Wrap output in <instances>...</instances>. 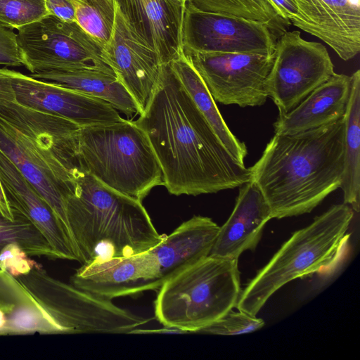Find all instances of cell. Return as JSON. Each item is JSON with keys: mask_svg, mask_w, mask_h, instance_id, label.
Returning <instances> with one entry per match:
<instances>
[{"mask_svg": "<svg viewBox=\"0 0 360 360\" xmlns=\"http://www.w3.org/2000/svg\"><path fill=\"white\" fill-rule=\"evenodd\" d=\"M279 15L289 24L297 27L300 22L298 9L293 0H269Z\"/></svg>", "mask_w": 360, "mask_h": 360, "instance_id": "33", "label": "cell"}, {"mask_svg": "<svg viewBox=\"0 0 360 360\" xmlns=\"http://www.w3.org/2000/svg\"><path fill=\"white\" fill-rule=\"evenodd\" d=\"M182 54L214 101L243 108L266 102L274 53L200 52L183 47Z\"/></svg>", "mask_w": 360, "mask_h": 360, "instance_id": "11", "label": "cell"}, {"mask_svg": "<svg viewBox=\"0 0 360 360\" xmlns=\"http://www.w3.org/2000/svg\"><path fill=\"white\" fill-rule=\"evenodd\" d=\"M70 283L108 300L158 290L162 285L158 262L150 250L82 264Z\"/></svg>", "mask_w": 360, "mask_h": 360, "instance_id": "15", "label": "cell"}, {"mask_svg": "<svg viewBox=\"0 0 360 360\" xmlns=\"http://www.w3.org/2000/svg\"><path fill=\"white\" fill-rule=\"evenodd\" d=\"M192 7L209 12L236 15L266 23L280 37L290 25L269 0H189Z\"/></svg>", "mask_w": 360, "mask_h": 360, "instance_id": "27", "label": "cell"}, {"mask_svg": "<svg viewBox=\"0 0 360 360\" xmlns=\"http://www.w3.org/2000/svg\"><path fill=\"white\" fill-rule=\"evenodd\" d=\"M16 210L13 219L0 212V254L8 245L16 244L30 257L60 259L39 229L22 211Z\"/></svg>", "mask_w": 360, "mask_h": 360, "instance_id": "26", "label": "cell"}, {"mask_svg": "<svg viewBox=\"0 0 360 360\" xmlns=\"http://www.w3.org/2000/svg\"><path fill=\"white\" fill-rule=\"evenodd\" d=\"M75 19L80 27L102 46L106 45L115 27V0H72Z\"/></svg>", "mask_w": 360, "mask_h": 360, "instance_id": "28", "label": "cell"}, {"mask_svg": "<svg viewBox=\"0 0 360 360\" xmlns=\"http://www.w3.org/2000/svg\"><path fill=\"white\" fill-rule=\"evenodd\" d=\"M195 105L227 150L242 164L248 155L245 144L231 131L202 79L183 54L169 63Z\"/></svg>", "mask_w": 360, "mask_h": 360, "instance_id": "25", "label": "cell"}, {"mask_svg": "<svg viewBox=\"0 0 360 360\" xmlns=\"http://www.w3.org/2000/svg\"><path fill=\"white\" fill-rule=\"evenodd\" d=\"M279 37L266 23L233 15L203 11L187 4L183 47L200 52L274 53Z\"/></svg>", "mask_w": 360, "mask_h": 360, "instance_id": "12", "label": "cell"}, {"mask_svg": "<svg viewBox=\"0 0 360 360\" xmlns=\"http://www.w3.org/2000/svg\"><path fill=\"white\" fill-rule=\"evenodd\" d=\"M0 302L11 311L6 335L60 334L16 277L1 265Z\"/></svg>", "mask_w": 360, "mask_h": 360, "instance_id": "23", "label": "cell"}, {"mask_svg": "<svg viewBox=\"0 0 360 360\" xmlns=\"http://www.w3.org/2000/svg\"><path fill=\"white\" fill-rule=\"evenodd\" d=\"M65 214L82 264L142 253L164 238L141 201L79 169L74 191L65 202Z\"/></svg>", "mask_w": 360, "mask_h": 360, "instance_id": "4", "label": "cell"}, {"mask_svg": "<svg viewBox=\"0 0 360 360\" xmlns=\"http://www.w3.org/2000/svg\"><path fill=\"white\" fill-rule=\"evenodd\" d=\"M349 101L344 116L343 171L340 188L344 203L360 210V70L351 75Z\"/></svg>", "mask_w": 360, "mask_h": 360, "instance_id": "24", "label": "cell"}, {"mask_svg": "<svg viewBox=\"0 0 360 360\" xmlns=\"http://www.w3.org/2000/svg\"><path fill=\"white\" fill-rule=\"evenodd\" d=\"M0 181L11 207L22 211L33 222L60 259L80 263L79 252L68 229L1 150Z\"/></svg>", "mask_w": 360, "mask_h": 360, "instance_id": "18", "label": "cell"}, {"mask_svg": "<svg viewBox=\"0 0 360 360\" xmlns=\"http://www.w3.org/2000/svg\"><path fill=\"white\" fill-rule=\"evenodd\" d=\"M45 2L49 14L65 21L76 22L72 0H45Z\"/></svg>", "mask_w": 360, "mask_h": 360, "instance_id": "32", "label": "cell"}, {"mask_svg": "<svg viewBox=\"0 0 360 360\" xmlns=\"http://www.w3.org/2000/svg\"><path fill=\"white\" fill-rule=\"evenodd\" d=\"M219 228L210 217L193 216L150 249L158 262L162 285L208 257Z\"/></svg>", "mask_w": 360, "mask_h": 360, "instance_id": "20", "label": "cell"}, {"mask_svg": "<svg viewBox=\"0 0 360 360\" xmlns=\"http://www.w3.org/2000/svg\"><path fill=\"white\" fill-rule=\"evenodd\" d=\"M238 259L208 256L165 281L154 304L164 326L198 333L236 307L241 292Z\"/></svg>", "mask_w": 360, "mask_h": 360, "instance_id": "7", "label": "cell"}, {"mask_svg": "<svg viewBox=\"0 0 360 360\" xmlns=\"http://www.w3.org/2000/svg\"><path fill=\"white\" fill-rule=\"evenodd\" d=\"M103 58L132 96L141 114L158 84L163 64L155 50L132 29L117 6L112 37L103 46Z\"/></svg>", "mask_w": 360, "mask_h": 360, "instance_id": "14", "label": "cell"}, {"mask_svg": "<svg viewBox=\"0 0 360 360\" xmlns=\"http://www.w3.org/2000/svg\"><path fill=\"white\" fill-rule=\"evenodd\" d=\"M298 28L327 45L344 60L360 51V0H293Z\"/></svg>", "mask_w": 360, "mask_h": 360, "instance_id": "16", "label": "cell"}, {"mask_svg": "<svg viewBox=\"0 0 360 360\" xmlns=\"http://www.w3.org/2000/svg\"><path fill=\"white\" fill-rule=\"evenodd\" d=\"M136 34L158 53L162 64L183 53L182 25L185 7L170 0H115Z\"/></svg>", "mask_w": 360, "mask_h": 360, "instance_id": "17", "label": "cell"}, {"mask_svg": "<svg viewBox=\"0 0 360 360\" xmlns=\"http://www.w3.org/2000/svg\"><path fill=\"white\" fill-rule=\"evenodd\" d=\"M0 101H15L14 91L8 77L0 72Z\"/></svg>", "mask_w": 360, "mask_h": 360, "instance_id": "34", "label": "cell"}, {"mask_svg": "<svg viewBox=\"0 0 360 360\" xmlns=\"http://www.w3.org/2000/svg\"><path fill=\"white\" fill-rule=\"evenodd\" d=\"M16 208L11 207L6 197L4 191L0 181V212L6 217L13 219L15 217Z\"/></svg>", "mask_w": 360, "mask_h": 360, "instance_id": "35", "label": "cell"}, {"mask_svg": "<svg viewBox=\"0 0 360 360\" xmlns=\"http://www.w3.org/2000/svg\"><path fill=\"white\" fill-rule=\"evenodd\" d=\"M79 127L16 101H0V150L68 230L65 202L74 191L78 169L74 137Z\"/></svg>", "mask_w": 360, "mask_h": 360, "instance_id": "3", "label": "cell"}, {"mask_svg": "<svg viewBox=\"0 0 360 360\" xmlns=\"http://www.w3.org/2000/svg\"><path fill=\"white\" fill-rule=\"evenodd\" d=\"M16 278L60 334L131 333L150 320L52 277L37 264Z\"/></svg>", "mask_w": 360, "mask_h": 360, "instance_id": "8", "label": "cell"}, {"mask_svg": "<svg viewBox=\"0 0 360 360\" xmlns=\"http://www.w3.org/2000/svg\"><path fill=\"white\" fill-rule=\"evenodd\" d=\"M344 138V117L295 134H274L249 168L272 219L309 213L340 187Z\"/></svg>", "mask_w": 360, "mask_h": 360, "instance_id": "2", "label": "cell"}, {"mask_svg": "<svg viewBox=\"0 0 360 360\" xmlns=\"http://www.w3.org/2000/svg\"><path fill=\"white\" fill-rule=\"evenodd\" d=\"M266 91L285 115L335 73L326 47L304 39L300 31L285 32L277 39Z\"/></svg>", "mask_w": 360, "mask_h": 360, "instance_id": "10", "label": "cell"}, {"mask_svg": "<svg viewBox=\"0 0 360 360\" xmlns=\"http://www.w3.org/2000/svg\"><path fill=\"white\" fill-rule=\"evenodd\" d=\"M0 65L24 66V60L18 45L17 34L0 24Z\"/></svg>", "mask_w": 360, "mask_h": 360, "instance_id": "31", "label": "cell"}, {"mask_svg": "<svg viewBox=\"0 0 360 360\" xmlns=\"http://www.w3.org/2000/svg\"><path fill=\"white\" fill-rule=\"evenodd\" d=\"M354 217L347 204L334 205L295 231L241 290L236 308L256 316L269 299L295 279L331 273L345 254Z\"/></svg>", "mask_w": 360, "mask_h": 360, "instance_id": "5", "label": "cell"}, {"mask_svg": "<svg viewBox=\"0 0 360 360\" xmlns=\"http://www.w3.org/2000/svg\"><path fill=\"white\" fill-rule=\"evenodd\" d=\"M170 1H172L173 3L176 4L178 6L185 7V8L189 1V0H170Z\"/></svg>", "mask_w": 360, "mask_h": 360, "instance_id": "36", "label": "cell"}, {"mask_svg": "<svg viewBox=\"0 0 360 360\" xmlns=\"http://www.w3.org/2000/svg\"><path fill=\"white\" fill-rule=\"evenodd\" d=\"M234 208L219 228L209 256L238 259L258 245L271 210L257 185L252 180L239 186Z\"/></svg>", "mask_w": 360, "mask_h": 360, "instance_id": "19", "label": "cell"}, {"mask_svg": "<svg viewBox=\"0 0 360 360\" xmlns=\"http://www.w3.org/2000/svg\"><path fill=\"white\" fill-rule=\"evenodd\" d=\"M74 143L77 168L119 193L142 201L163 186L156 155L135 121L79 127Z\"/></svg>", "mask_w": 360, "mask_h": 360, "instance_id": "6", "label": "cell"}, {"mask_svg": "<svg viewBox=\"0 0 360 360\" xmlns=\"http://www.w3.org/2000/svg\"><path fill=\"white\" fill-rule=\"evenodd\" d=\"M17 39L24 66L31 73L77 68L114 72L103 58V46L77 22L49 14L20 28Z\"/></svg>", "mask_w": 360, "mask_h": 360, "instance_id": "9", "label": "cell"}, {"mask_svg": "<svg viewBox=\"0 0 360 360\" xmlns=\"http://www.w3.org/2000/svg\"><path fill=\"white\" fill-rule=\"evenodd\" d=\"M29 76L103 100L128 116L140 114L136 103L114 72L77 68L31 73Z\"/></svg>", "mask_w": 360, "mask_h": 360, "instance_id": "22", "label": "cell"}, {"mask_svg": "<svg viewBox=\"0 0 360 360\" xmlns=\"http://www.w3.org/2000/svg\"><path fill=\"white\" fill-rule=\"evenodd\" d=\"M265 323L261 318L246 312L230 310L219 319L200 330L198 333L236 335L261 329Z\"/></svg>", "mask_w": 360, "mask_h": 360, "instance_id": "30", "label": "cell"}, {"mask_svg": "<svg viewBox=\"0 0 360 360\" xmlns=\"http://www.w3.org/2000/svg\"><path fill=\"white\" fill-rule=\"evenodd\" d=\"M45 0H0V24L20 28L49 15Z\"/></svg>", "mask_w": 360, "mask_h": 360, "instance_id": "29", "label": "cell"}, {"mask_svg": "<svg viewBox=\"0 0 360 360\" xmlns=\"http://www.w3.org/2000/svg\"><path fill=\"white\" fill-rule=\"evenodd\" d=\"M135 122L146 134L172 195L233 189L251 180L249 168L223 145L171 68L163 64L151 98Z\"/></svg>", "mask_w": 360, "mask_h": 360, "instance_id": "1", "label": "cell"}, {"mask_svg": "<svg viewBox=\"0 0 360 360\" xmlns=\"http://www.w3.org/2000/svg\"><path fill=\"white\" fill-rule=\"evenodd\" d=\"M352 77L334 73L289 112L278 115L274 132L290 135L317 129L344 117Z\"/></svg>", "mask_w": 360, "mask_h": 360, "instance_id": "21", "label": "cell"}, {"mask_svg": "<svg viewBox=\"0 0 360 360\" xmlns=\"http://www.w3.org/2000/svg\"><path fill=\"white\" fill-rule=\"evenodd\" d=\"M0 72L9 79L15 101L27 108L67 119L81 127L108 124L124 119L100 98L8 68Z\"/></svg>", "mask_w": 360, "mask_h": 360, "instance_id": "13", "label": "cell"}]
</instances>
